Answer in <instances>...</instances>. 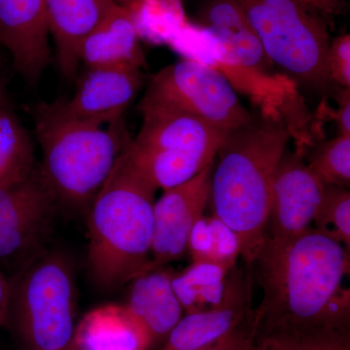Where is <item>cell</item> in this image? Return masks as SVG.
Returning <instances> with one entry per match:
<instances>
[{
  "label": "cell",
  "mask_w": 350,
  "mask_h": 350,
  "mask_svg": "<svg viewBox=\"0 0 350 350\" xmlns=\"http://www.w3.org/2000/svg\"><path fill=\"white\" fill-rule=\"evenodd\" d=\"M36 169L34 146L29 131L0 103V187L29 176Z\"/></svg>",
  "instance_id": "21"
},
{
  "label": "cell",
  "mask_w": 350,
  "mask_h": 350,
  "mask_svg": "<svg viewBox=\"0 0 350 350\" xmlns=\"http://www.w3.org/2000/svg\"><path fill=\"white\" fill-rule=\"evenodd\" d=\"M313 223L350 250V192L324 184L323 196Z\"/></svg>",
  "instance_id": "23"
},
{
  "label": "cell",
  "mask_w": 350,
  "mask_h": 350,
  "mask_svg": "<svg viewBox=\"0 0 350 350\" xmlns=\"http://www.w3.org/2000/svg\"><path fill=\"white\" fill-rule=\"evenodd\" d=\"M172 275L174 271L160 267L137 276L124 305L146 334L152 349L165 342L184 315L172 289Z\"/></svg>",
  "instance_id": "18"
},
{
  "label": "cell",
  "mask_w": 350,
  "mask_h": 350,
  "mask_svg": "<svg viewBox=\"0 0 350 350\" xmlns=\"http://www.w3.org/2000/svg\"><path fill=\"white\" fill-rule=\"evenodd\" d=\"M323 191L303 155L286 149L273 176L264 241H287L312 227Z\"/></svg>",
  "instance_id": "11"
},
{
  "label": "cell",
  "mask_w": 350,
  "mask_h": 350,
  "mask_svg": "<svg viewBox=\"0 0 350 350\" xmlns=\"http://www.w3.org/2000/svg\"><path fill=\"white\" fill-rule=\"evenodd\" d=\"M267 56L297 85L332 87L327 69L331 36L323 12L303 0H236Z\"/></svg>",
  "instance_id": "7"
},
{
  "label": "cell",
  "mask_w": 350,
  "mask_h": 350,
  "mask_svg": "<svg viewBox=\"0 0 350 350\" xmlns=\"http://www.w3.org/2000/svg\"><path fill=\"white\" fill-rule=\"evenodd\" d=\"M335 121L338 135L350 137V89L340 90Z\"/></svg>",
  "instance_id": "29"
},
{
  "label": "cell",
  "mask_w": 350,
  "mask_h": 350,
  "mask_svg": "<svg viewBox=\"0 0 350 350\" xmlns=\"http://www.w3.org/2000/svg\"><path fill=\"white\" fill-rule=\"evenodd\" d=\"M198 20L200 29L213 36L226 56L245 68L273 73L275 66L236 0H204Z\"/></svg>",
  "instance_id": "15"
},
{
  "label": "cell",
  "mask_w": 350,
  "mask_h": 350,
  "mask_svg": "<svg viewBox=\"0 0 350 350\" xmlns=\"http://www.w3.org/2000/svg\"><path fill=\"white\" fill-rule=\"evenodd\" d=\"M78 350H150L152 345L125 306L107 305L83 317L72 338Z\"/></svg>",
  "instance_id": "19"
},
{
  "label": "cell",
  "mask_w": 350,
  "mask_h": 350,
  "mask_svg": "<svg viewBox=\"0 0 350 350\" xmlns=\"http://www.w3.org/2000/svg\"><path fill=\"white\" fill-rule=\"evenodd\" d=\"M259 326V310L252 308L224 337L202 350H251L256 342Z\"/></svg>",
  "instance_id": "25"
},
{
  "label": "cell",
  "mask_w": 350,
  "mask_h": 350,
  "mask_svg": "<svg viewBox=\"0 0 350 350\" xmlns=\"http://www.w3.org/2000/svg\"><path fill=\"white\" fill-rule=\"evenodd\" d=\"M44 0H0V41L25 80L36 83L50 61Z\"/></svg>",
  "instance_id": "14"
},
{
  "label": "cell",
  "mask_w": 350,
  "mask_h": 350,
  "mask_svg": "<svg viewBox=\"0 0 350 350\" xmlns=\"http://www.w3.org/2000/svg\"><path fill=\"white\" fill-rule=\"evenodd\" d=\"M291 138L282 121L261 113L229 131L214 159L208 202L238 234L250 268L264 244L273 176Z\"/></svg>",
  "instance_id": "2"
},
{
  "label": "cell",
  "mask_w": 350,
  "mask_h": 350,
  "mask_svg": "<svg viewBox=\"0 0 350 350\" xmlns=\"http://www.w3.org/2000/svg\"><path fill=\"white\" fill-rule=\"evenodd\" d=\"M213 163L190 180L163 190L154 204L150 271L188 256L189 236L208 204Z\"/></svg>",
  "instance_id": "12"
},
{
  "label": "cell",
  "mask_w": 350,
  "mask_h": 350,
  "mask_svg": "<svg viewBox=\"0 0 350 350\" xmlns=\"http://www.w3.org/2000/svg\"><path fill=\"white\" fill-rule=\"evenodd\" d=\"M229 271L209 262H192L172 278L174 289L184 314L204 312L220 305L224 298Z\"/></svg>",
  "instance_id": "20"
},
{
  "label": "cell",
  "mask_w": 350,
  "mask_h": 350,
  "mask_svg": "<svg viewBox=\"0 0 350 350\" xmlns=\"http://www.w3.org/2000/svg\"><path fill=\"white\" fill-rule=\"evenodd\" d=\"M156 191L126 148L90 206L88 268L101 289L150 271Z\"/></svg>",
  "instance_id": "3"
},
{
  "label": "cell",
  "mask_w": 350,
  "mask_h": 350,
  "mask_svg": "<svg viewBox=\"0 0 350 350\" xmlns=\"http://www.w3.org/2000/svg\"><path fill=\"white\" fill-rule=\"evenodd\" d=\"M36 135L41 178L59 204L75 208L91 206L131 140L122 119L103 129L36 114Z\"/></svg>",
  "instance_id": "4"
},
{
  "label": "cell",
  "mask_w": 350,
  "mask_h": 350,
  "mask_svg": "<svg viewBox=\"0 0 350 350\" xmlns=\"http://www.w3.org/2000/svg\"><path fill=\"white\" fill-rule=\"evenodd\" d=\"M131 1H133V3L137 4V5H138V4L142 3V2L146 1V0H131Z\"/></svg>",
  "instance_id": "33"
},
{
  "label": "cell",
  "mask_w": 350,
  "mask_h": 350,
  "mask_svg": "<svg viewBox=\"0 0 350 350\" xmlns=\"http://www.w3.org/2000/svg\"><path fill=\"white\" fill-rule=\"evenodd\" d=\"M86 68L139 69L146 64L135 13L115 3L105 19L90 32L80 48Z\"/></svg>",
  "instance_id": "16"
},
{
  "label": "cell",
  "mask_w": 350,
  "mask_h": 350,
  "mask_svg": "<svg viewBox=\"0 0 350 350\" xmlns=\"http://www.w3.org/2000/svg\"><path fill=\"white\" fill-rule=\"evenodd\" d=\"M255 350H308L304 334L271 331L258 334Z\"/></svg>",
  "instance_id": "27"
},
{
  "label": "cell",
  "mask_w": 350,
  "mask_h": 350,
  "mask_svg": "<svg viewBox=\"0 0 350 350\" xmlns=\"http://www.w3.org/2000/svg\"><path fill=\"white\" fill-rule=\"evenodd\" d=\"M10 300V280L0 269V326L3 325L8 315Z\"/></svg>",
  "instance_id": "30"
},
{
  "label": "cell",
  "mask_w": 350,
  "mask_h": 350,
  "mask_svg": "<svg viewBox=\"0 0 350 350\" xmlns=\"http://www.w3.org/2000/svg\"><path fill=\"white\" fill-rule=\"evenodd\" d=\"M251 268H234L226 280L220 305L204 312L187 313L179 320L160 350H202L234 328L252 310Z\"/></svg>",
  "instance_id": "13"
},
{
  "label": "cell",
  "mask_w": 350,
  "mask_h": 350,
  "mask_svg": "<svg viewBox=\"0 0 350 350\" xmlns=\"http://www.w3.org/2000/svg\"><path fill=\"white\" fill-rule=\"evenodd\" d=\"M211 231V260L227 271L236 268L241 253V239L234 230L215 215L209 216Z\"/></svg>",
  "instance_id": "24"
},
{
  "label": "cell",
  "mask_w": 350,
  "mask_h": 350,
  "mask_svg": "<svg viewBox=\"0 0 350 350\" xmlns=\"http://www.w3.org/2000/svg\"><path fill=\"white\" fill-rule=\"evenodd\" d=\"M7 320L25 350H61L75 335L76 285L68 257L41 251L10 278Z\"/></svg>",
  "instance_id": "5"
},
{
  "label": "cell",
  "mask_w": 350,
  "mask_h": 350,
  "mask_svg": "<svg viewBox=\"0 0 350 350\" xmlns=\"http://www.w3.org/2000/svg\"><path fill=\"white\" fill-rule=\"evenodd\" d=\"M349 260L344 244L315 227L265 241L252 265L264 294L259 333L349 329L350 291L342 287Z\"/></svg>",
  "instance_id": "1"
},
{
  "label": "cell",
  "mask_w": 350,
  "mask_h": 350,
  "mask_svg": "<svg viewBox=\"0 0 350 350\" xmlns=\"http://www.w3.org/2000/svg\"><path fill=\"white\" fill-rule=\"evenodd\" d=\"M301 334L305 335L308 350H350L349 329Z\"/></svg>",
  "instance_id": "28"
},
{
  "label": "cell",
  "mask_w": 350,
  "mask_h": 350,
  "mask_svg": "<svg viewBox=\"0 0 350 350\" xmlns=\"http://www.w3.org/2000/svg\"><path fill=\"white\" fill-rule=\"evenodd\" d=\"M140 103L185 113L226 131L246 125L254 117L227 78L195 57H184L159 70Z\"/></svg>",
  "instance_id": "8"
},
{
  "label": "cell",
  "mask_w": 350,
  "mask_h": 350,
  "mask_svg": "<svg viewBox=\"0 0 350 350\" xmlns=\"http://www.w3.org/2000/svg\"><path fill=\"white\" fill-rule=\"evenodd\" d=\"M251 350H255V345H254V347H253V349Z\"/></svg>",
  "instance_id": "35"
},
{
  "label": "cell",
  "mask_w": 350,
  "mask_h": 350,
  "mask_svg": "<svg viewBox=\"0 0 350 350\" xmlns=\"http://www.w3.org/2000/svg\"><path fill=\"white\" fill-rule=\"evenodd\" d=\"M142 85L139 69L87 68L72 98L43 103L36 115L82 125H110L123 118Z\"/></svg>",
  "instance_id": "10"
},
{
  "label": "cell",
  "mask_w": 350,
  "mask_h": 350,
  "mask_svg": "<svg viewBox=\"0 0 350 350\" xmlns=\"http://www.w3.org/2000/svg\"><path fill=\"white\" fill-rule=\"evenodd\" d=\"M61 350H78L77 347H75V345H73V342H71L70 344L68 345V347H64V349Z\"/></svg>",
  "instance_id": "32"
},
{
  "label": "cell",
  "mask_w": 350,
  "mask_h": 350,
  "mask_svg": "<svg viewBox=\"0 0 350 350\" xmlns=\"http://www.w3.org/2000/svg\"><path fill=\"white\" fill-rule=\"evenodd\" d=\"M57 204L36 167L29 176L0 187V269L17 273L45 250Z\"/></svg>",
  "instance_id": "9"
},
{
  "label": "cell",
  "mask_w": 350,
  "mask_h": 350,
  "mask_svg": "<svg viewBox=\"0 0 350 350\" xmlns=\"http://www.w3.org/2000/svg\"><path fill=\"white\" fill-rule=\"evenodd\" d=\"M178 1H181V0H178Z\"/></svg>",
  "instance_id": "36"
},
{
  "label": "cell",
  "mask_w": 350,
  "mask_h": 350,
  "mask_svg": "<svg viewBox=\"0 0 350 350\" xmlns=\"http://www.w3.org/2000/svg\"><path fill=\"white\" fill-rule=\"evenodd\" d=\"M310 170L327 185L349 188L350 137L319 140L303 152Z\"/></svg>",
  "instance_id": "22"
},
{
  "label": "cell",
  "mask_w": 350,
  "mask_h": 350,
  "mask_svg": "<svg viewBox=\"0 0 350 350\" xmlns=\"http://www.w3.org/2000/svg\"><path fill=\"white\" fill-rule=\"evenodd\" d=\"M303 1L319 9L326 15L327 14L338 13L342 8L340 0H303Z\"/></svg>",
  "instance_id": "31"
},
{
  "label": "cell",
  "mask_w": 350,
  "mask_h": 350,
  "mask_svg": "<svg viewBox=\"0 0 350 350\" xmlns=\"http://www.w3.org/2000/svg\"><path fill=\"white\" fill-rule=\"evenodd\" d=\"M327 69L332 84L350 89V36H338L331 41L327 55Z\"/></svg>",
  "instance_id": "26"
},
{
  "label": "cell",
  "mask_w": 350,
  "mask_h": 350,
  "mask_svg": "<svg viewBox=\"0 0 350 350\" xmlns=\"http://www.w3.org/2000/svg\"><path fill=\"white\" fill-rule=\"evenodd\" d=\"M2 101H5V100H4L3 94L0 91V103H2Z\"/></svg>",
  "instance_id": "34"
},
{
  "label": "cell",
  "mask_w": 350,
  "mask_h": 350,
  "mask_svg": "<svg viewBox=\"0 0 350 350\" xmlns=\"http://www.w3.org/2000/svg\"><path fill=\"white\" fill-rule=\"evenodd\" d=\"M57 64L66 78H75L82 42L111 10L115 0H44Z\"/></svg>",
  "instance_id": "17"
},
{
  "label": "cell",
  "mask_w": 350,
  "mask_h": 350,
  "mask_svg": "<svg viewBox=\"0 0 350 350\" xmlns=\"http://www.w3.org/2000/svg\"><path fill=\"white\" fill-rule=\"evenodd\" d=\"M138 108L142 126L128 153L157 190L175 187L206 169L229 133L176 110L142 103Z\"/></svg>",
  "instance_id": "6"
}]
</instances>
